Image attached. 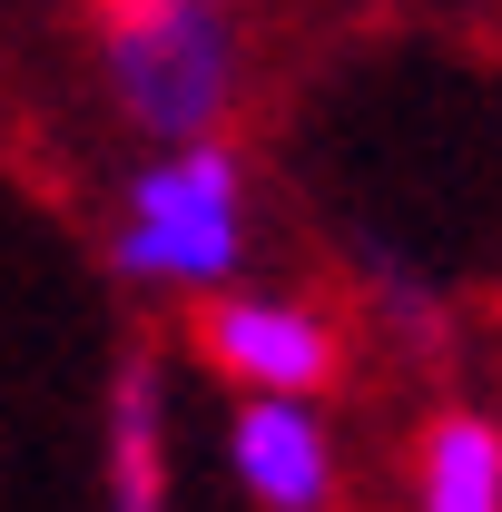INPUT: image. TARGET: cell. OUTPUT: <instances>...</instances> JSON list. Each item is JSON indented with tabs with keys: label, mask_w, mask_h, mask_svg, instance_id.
Instances as JSON below:
<instances>
[{
	"label": "cell",
	"mask_w": 502,
	"mask_h": 512,
	"mask_svg": "<svg viewBox=\"0 0 502 512\" xmlns=\"http://www.w3.org/2000/svg\"><path fill=\"white\" fill-rule=\"evenodd\" d=\"M227 463H237L247 503L266 512H315L335 493V444H325L315 394H247L227 424Z\"/></svg>",
	"instance_id": "obj_4"
},
{
	"label": "cell",
	"mask_w": 502,
	"mask_h": 512,
	"mask_svg": "<svg viewBox=\"0 0 502 512\" xmlns=\"http://www.w3.org/2000/svg\"><path fill=\"white\" fill-rule=\"evenodd\" d=\"M109 20V79L148 138H207L237 99V30L217 0H99Z\"/></svg>",
	"instance_id": "obj_1"
},
{
	"label": "cell",
	"mask_w": 502,
	"mask_h": 512,
	"mask_svg": "<svg viewBox=\"0 0 502 512\" xmlns=\"http://www.w3.org/2000/svg\"><path fill=\"white\" fill-rule=\"evenodd\" d=\"M207 355L247 384V394H325L335 365H345L335 325L315 316V306H276V296H227L207 316Z\"/></svg>",
	"instance_id": "obj_3"
},
{
	"label": "cell",
	"mask_w": 502,
	"mask_h": 512,
	"mask_svg": "<svg viewBox=\"0 0 502 512\" xmlns=\"http://www.w3.org/2000/svg\"><path fill=\"white\" fill-rule=\"evenodd\" d=\"M109 493L128 512L168 503V453H158V365H128L109 394Z\"/></svg>",
	"instance_id": "obj_6"
},
{
	"label": "cell",
	"mask_w": 502,
	"mask_h": 512,
	"mask_svg": "<svg viewBox=\"0 0 502 512\" xmlns=\"http://www.w3.org/2000/svg\"><path fill=\"white\" fill-rule=\"evenodd\" d=\"M414 493L424 512H502V434L483 414H443L414 453Z\"/></svg>",
	"instance_id": "obj_5"
},
{
	"label": "cell",
	"mask_w": 502,
	"mask_h": 512,
	"mask_svg": "<svg viewBox=\"0 0 502 512\" xmlns=\"http://www.w3.org/2000/svg\"><path fill=\"white\" fill-rule=\"evenodd\" d=\"M119 276L138 286H227L247 256V178L217 138H178L158 168L128 178V227H119Z\"/></svg>",
	"instance_id": "obj_2"
}]
</instances>
